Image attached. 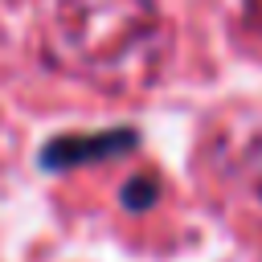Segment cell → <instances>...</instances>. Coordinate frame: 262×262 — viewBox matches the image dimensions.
Returning <instances> with one entry per match:
<instances>
[{
  "mask_svg": "<svg viewBox=\"0 0 262 262\" xmlns=\"http://www.w3.org/2000/svg\"><path fill=\"white\" fill-rule=\"evenodd\" d=\"M135 180H139V184H131V188H127V205H135V209H139L143 201L151 205V196H156V184H151V176H135Z\"/></svg>",
  "mask_w": 262,
  "mask_h": 262,
  "instance_id": "1",
  "label": "cell"
}]
</instances>
